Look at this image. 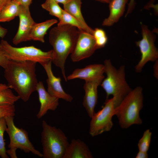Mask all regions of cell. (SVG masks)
I'll list each match as a JSON object with an SVG mask.
<instances>
[{"instance_id": "6da1fadb", "label": "cell", "mask_w": 158, "mask_h": 158, "mask_svg": "<svg viewBox=\"0 0 158 158\" xmlns=\"http://www.w3.org/2000/svg\"><path fill=\"white\" fill-rule=\"evenodd\" d=\"M36 63L31 61L9 60L4 69L7 85L13 89L24 102L35 91L38 83L35 73Z\"/></svg>"}, {"instance_id": "7a4b0ae2", "label": "cell", "mask_w": 158, "mask_h": 158, "mask_svg": "<svg viewBox=\"0 0 158 158\" xmlns=\"http://www.w3.org/2000/svg\"><path fill=\"white\" fill-rule=\"evenodd\" d=\"M79 32L77 28L63 25H57L52 28L49 33V41L53 48L52 62L61 69L66 82L65 63L74 48Z\"/></svg>"}, {"instance_id": "3957f363", "label": "cell", "mask_w": 158, "mask_h": 158, "mask_svg": "<svg viewBox=\"0 0 158 158\" xmlns=\"http://www.w3.org/2000/svg\"><path fill=\"white\" fill-rule=\"evenodd\" d=\"M103 65L107 77L100 85L106 92V99L110 95L113 96L115 108L132 89L126 79L124 65L117 69L109 59L105 60Z\"/></svg>"}, {"instance_id": "277c9868", "label": "cell", "mask_w": 158, "mask_h": 158, "mask_svg": "<svg viewBox=\"0 0 158 158\" xmlns=\"http://www.w3.org/2000/svg\"><path fill=\"white\" fill-rule=\"evenodd\" d=\"M143 89L138 86L132 90L115 108L114 115L122 128L126 129L134 124H142L139 112L143 107Z\"/></svg>"}, {"instance_id": "5b68a950", "label": "cell", "mask_w": 158, "mask_h": 158, "mask_svg": "<svg viewBox=\"0 0 158 158\" xmlns=\"http://www.w3.org/2000/svg\"><path fill=\"white\" fill-rule=\"evenodd\" d=\"M41 141L44 158H63L69 142L68 138L60 129L42 122Z\"/></svg>"}, {"instance_id": "8992f818", "label": "cell", "mask_w": 158, "mask_h": 158, "mask_svg": "<svg viewBox=\"0 0 158 158\" xmlns=\"http://www.w3.org/2000/svg\"><path fill=\"white\" fill-rule=\"evenodd\" d=\"M0 50L9 60L31 61L41 64L52 61V50L44 51L33 46L15 47L4 40L0 41Z\"/></svg>"}, {"instance_id": "52a82bcc", "label": "cell", "mask_w": 158, "mask_h": 158, "mask_svg": "<svg viewBox=\"0 0 158 158\" xmlns=\"http://www.w3.org/2000/svg\"><path fill=\"white\" fill-rule=\"evenodd\" d=\"M7 125L6 131L8 134L10 142L8 145L9 149L6 153L11 158H17L16 151L19 149L25 153L31 152L40 157L42 154L36 150L29 139L28 133L25 129L16 126L14 122V116L5 117Z\"/></svg>"}, {"instance_id": "ba28073f", "label": "cell", "mask_w": 158, "mask_h": 158, "mask_svg": "<svg viewBox=\"0 0 158 158\" xmlns=\"http://www.w3.org/2000/svg\"><path fill=\"white\" fill-rule=\"evenodd\" d=\"M115 109L113 98L106 99L102 109L95 112L91 118L89 133L91 136L93 137L111 130Z\"/></svg>"}, {"instance_id": "9c48e42d", "label": "cell", "mask_w": 158, "mask_h": 158, "mask_svg": "<svg viewBox=\"0 0 158 158\" xmlns=\"http://www.w3.org/2000/svg\"><path fill=\"white\" fill-rule=\"evenodd\" d=\"M141 27L142 38L135 42L141 54L140 59L135 67L137 73L141 72L147 62L156 61L158 58V51L154 44L155 35L151 31L147 25H142Z\"/></svg>"}, {"instance_id": "30bf717a", "label": "cell", "mask_w": 158, "mask_h": 158, "mask_svg": "<svg viewBox=\"0 0 158 158\" xmlns=\"http://www.w3.org/2000/svg\"><path fill=\"white\" fill-rule=\"evenodd\" d=\"M97 49L93 35L79 30L76 43L71 54V59L74 62L79 61L91 56Z\"/></svg>"}, {"instance_id": "8fae6325", "label": "cell", "mask_w": 158, "mask_h": 158, "mask_svg": "<svg viewBox=\"0 0 158 158\" xmlns=\"http://www.w3.org/2000/svg\"><path fill=\"white\" fill-rule=\"evenodd\" d=\"M18 15L19 25L17 31L13 39V43L17 45L21 42L30 41V35L35 23L31 16L29 7L21 5Z\"/></svg>"}, {"instance_id": "7c38bea8", "label": "cell", "mask_w": 158, "mask_h": 158, "mask_svg": "<svg viewBox=\"0 0 158 158\" xmlns=\"http://www.w3.org/2000/svg\"><path fill=\"white\" fill-rule=\"evenodd\" d=\"M52 61L43 63L42 66L46 73L47 78V92L51 96L71 102L73 100V97L67 93L63 89L61 84V79L54 74L51 68Z\"/></svg>"}, {"instance_id": "4fadbf2b", "label": "cell", "mask_w": 158, "mask_h": 158, "mask_svg": "<svg viewBox=\"0 0 158 158\" xmlns=\"http://www.w3.org/2000/svg\"><path fill=\"white\" fill-rule=\"evenodd\" d=\"M104 78L103 76L94 80H85L83 86L85 94L83 105L90 118L95 113V108L97 102L98 87Z\"/></svg>"}, {"instance_id": "5bb4252c", "label": "cell", "mask_w": 158, "mask_h": 158, "mask_svg": "<svg viewBox=\"0 0 158 158\" xmlns=\"http://www.w3.org/2000/svg\"><path fill=\"white\" fill-rule=\"evenodd\" d=\"M40 103V107L37 117L42 118L48 110L55 111L59 105V99L50 95L44 88L42 82H38L36 88Z\"/></svg>"}, {"instance_id": "9a60e30c", "label": "cell", "mask_w": 158, "mask_h": 158, "mask_svg": "<svg viewBox=\"0 0 158 158\" xmlns=\"http://www.w3.org/2000/svg\"><path fill=\"white\" fill-rule=\"evenodd\" d=\"M103 64H95L88 65L82 68L75 69L66 77L67 80L79 78L85 80L95 79L104 76Z\"/></svg>"}, {"instance_id": "2e32d148", "label": "cell", "mask_w": 158, "mask_h": 158, "mask_svg": "<svg viewBox=\"0 0 158 158\" xmlns=\"http://www.w3.org/2000/svg\"><path fill=\"white\" fill-rule=\"evenodd\" d=\"M88 146L79 139H73L69 143L63 158H92Z\"/></svg>"}, {"instance_id": "e0dca14e", "label": "cell", "mask_w": 158, "mask_h": 158, "mask_svg": "<svg viewBox=\"0 0 158 158\" xmlns=\"http://www.w3.org/2000/svg\"><path fill=\"white\" fill-rule=\"evenodd\" d=\"M128 0H111L109 4V14L103 21L102 25L110 26L117 22L123 16Z\"/></svg>"}, {"instance_id": "ac0fdd59", "label": "cell", "mask_w": 158, "mask_h": 158, "mask_svg": "<svg viewBox=\"0 0 158 158\" xmlns=\"http://www.w3.org/2000/svg\"><path fill=\"white\" fill-rule=\"evenodd\" d=\"M57 22V20L54 19L39 23L35 22L32 27L30 35V40L44 42V37L47 34L48 30Z\"/></svg>"}, {"instance_id": "d6986e66", "label": "cell", "mask_w": 158, "mask_h": 158, "mask_svg": "<svg viewBox=\"0 0 158 158\" xmlns=\"http://www.w3.org/2000/svg\"><path fill=\"white\" fill-rule=\"evenodd\" d=\"M81 0H69L63 5V10L79 21L88 30L93 34V30L87 24L81 11Z\"/></svg>"}, {"instance_id": "ffe728a7", "label": "cell", "mask_w": 158, "mask_h": 158, "mask_svg": "<svg viewBox=\"0 0 158 158\" xmlns=\"http://www.w3.org/2000/svg\"><path fill=\"white\" fill-rule=\"evenodd\" d=\"M21 6L16 0H11L0 12V23L10 21L18 16Z\"/></svg>"}, {"instance_id": "44dd1931", "label": "cell", "mask_w": 158, "mask_h": 158, "mask_svg": "<svg viewBox=\"0 0 158 158\" xmlns=\"http://www.w3.org/2000/svg\"><path fill=\"white\" fill-rule=\"evenodd\" d=\"M59 20V22L58 25H70L77 28L80 30L85 31L93 35L92 33L86 28L79 21L63 9L62 15Z\"/></svg>"}, {"instance_id": "7402d4cb", "label": "cell", "mask_w": 158, "mask_h": 158, "mask_svg": "<svg viewBox=\"0 0 158 158\" xmlns=\"http://www.w3.org/2000/svg\"><path fill=\"white\" fill-rule=\"evenodd\" d=\"M41 6L48 11L49 14L56 17L59 19L62 15L63 9L54 0H46L41 5Z\"/></svg>"}, {"instance_id": "603a6c76", "label": "cell", "mask_w": 158, "mask_h": 158, "mask_svg": "<svg viewBox=\"0 0 158 158\" xmlns=\"http://www.w3.org/2000/svg\"><path fill=\"white\" fill-rule=\"evenodd\" d=\"M20 99L9 88L0 90V105L14 104Z\"/></svg>"}, {"instance_id": "cb8c5ba5", "label": "cell", "mask_w": 158, "mask_h": 158, "mask_svg": "<svg viewBox=\"0 0 158 158\" xmlns=\"http://www.w3.org/2000/svg\"><path fill=\"white\" fill-rule=\"evenodd\" d=\"M7 128L5 117L0 118V157L2 158H9L6 153L4 134Z\"/></svg>"}, {"instance_id": "d4e9b609", "label": "cell", "mask_w": 158, "mask_h": 158, "mask_svg": "<svg viewBox=\"0 0 158 158\" xmlns=\"http://www.w3.org/2000/svg\"><path fill=\"white\" fill-rule=\"evenodd\" d=\"M152 133L147 129L143 133L142 137L138 141V146L139 151L147 152L149 148Z\"/></svg>"}, {"instance_id": "484cf974", "label": "cell", "mask_w": 158, "mask_h": 158, "mask_svg": "<svg viewBox=\"0 0 158 158\" xmlns=\"http://www.w3.org/2000/svg\"><path fill=\"white\" fill-rule=\"evenodd\" d=\"M93 35L98 49L103 47L106 44L108 38L105 32L102 29L97 28L93 30Z\"/></svg>"}, {"instance_id": "4316f807", "label": "cell", "mask_w": 158, "mask_h": 158, "mask_svg": "<svg viewBox=\"0 0 158 158\" xmlns=\"http://www.w3.org/2000/svg\"><path fill=\"white\" fill-rule=\"evenodd\" d=\"M15 111L14 104L0 105V118L7 116H14Z\"/></svg>"}, {"instance_id": "83f0119b", "label": "cell", "mask_w": 158, "mask_h": 158, "mask_svg": "<svg viewBox=\"0 0 158 158\" xmlns=\"http://www.w3.org/2000/svg\"><path fill=\"white\" fill-rule=\"evenodd\" d=\"M9 60L0 50V66L4 69L6 67Z\"/></svg>"}, {"instance_id": "f1b7e54d", "label": "cell", "mask_w": 158, "mask_h": 158, "mask_svg": "<svg viewBox=\"0 0 158 158\" xmlns=\"http://www.w3.org/2000/svg\"><path fill=\"white\" fill-rule=\"evenodd\" d=\"M135 0H130L128 4L127 11L125 15L126 17L132 12L135 8Z\"/></svg>"}, {"instance_id": "f546056e", "label": "cell", "mask_w": 158, "mask_h": 158, "mask_svg": "<svg viewBox=\"0 0 158 158\" xmlns=\"http://www.w3.org/2000/svg\"><path fill=\"white\" fill-rule=\"evenodd\" d=\"M21 5L30 7L32 0H16Z\"/></svg>"}, {"instance_id": "4dcf8cb0", "label": "cell", "mask_w": 158, "mask_h": 158, "mask_svg": "<svg viewBox=\"0 0 158 158\" xmlns=\"http://www.w3.org/2000/svg\"><path fill=\"white\" fill-rule=\"evenodd\" d=\"M148 154L147 152L139 151L136 157V158H147Z\"/></svg>"}, {"instance_id": "1f68e13d", "label": "cell", "mask_w": 158, "mask_h": 158, "mask_svg": "<svg viewBox=\"0 0 158 158\" xmlns=\"http://www.w3.org/2000/svg\"><path fill=\"white\" fill-rule=\"evenodd\" d=\"M7 32V30L0 25V37L4 38Z\"/></svg>"}, {"instance_id": "d6a6232c", "label": "cell", "mask_w": 158, "mask_h": 158, "mask_svg": "<svg viewBox=\"0 0 158 158\" xmlns=\"http://www.w3.org/2000/svg\"><path fill=\"white\" fill-rule=\"evenodd\" d=\"M12 0H0V12L4 7Z\"/></svg>"}, {"instance_id": "836d02e7", "label": "cell", "mask_w": 158, "mask_h": 158, "mask_svg": "<svg viewBox=\"0 0 158 158\" xmlns=\"http://www.w3.org/2000/svg\"><path fill=\"white\" fill-rule=\"evenodd\" d=\"M157 60H156V62L155 64L154 65V74L155 77H156V78H157V77H158V76L157 75V67H158V62L157 61Z\"/></svg>"}, {"instance_id": "e575fe53", "label": "cell", "mask_w": 158, "mask_h": 158, "mask_svg": "<svg viewBox=\"0 0 158 158\" xmlns=\"http://www.w3.org/2000/svg\"><path fill=\"white\" fill-rule=\"evenodd\" d=\"M8 88H9V87L7 85H6L5 84L0 83V90H3Z\"/></svg>"}, {"instance_id": "d590c367", "label": "cell", "mask_w": 158, "mask_h": 158, "mask_svg": "<svg viewBox=\"0 0 158 158\" xmlns=\"http://www.w3.org/2000/svg\"><path fill=\"white\" fill-rule=\"evenodd\" d=\"M56 2L59 4L61 3L64 5L69 0H54Z\"/></svg>"}, {"instance_id": "8d00e7d4", "label": "cell", "mask_w": 158, "mask_h": 158, "mask_svg": "<svg viewBox=\"0 0 158 158\" xmlns=\"http://www.w3.org/2000/svg\"><path fill=\"white\" fill-rule=\"evenodd\" d=\"M102 3L109 4L111 0H95Z\"/></svg>"}]
</instances>
